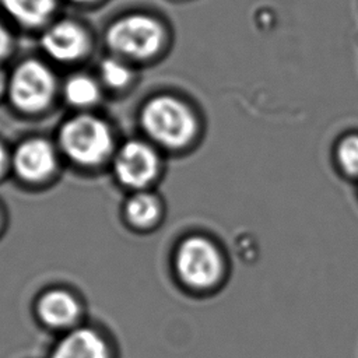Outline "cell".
Returning <instances> with one entry per match:
<instances>
[{
	"mask_svg": "<svg viewBox=\"0 0 358 358\" xmlns=\"http://www.w3.org/2000/svg\"><path fill=\"white\" fill-rule=\"evenodd\" d=\"M144 130L158 143L168 147L186 144L196 130V120L189 108L173 96H155L141 112Z\"/></svg>",
	"mask_w": 358,
	"mask_h": 358,
	"instance_id": "obj_1",
	"label": "cell"
},
{
	"mask_svg": "<svg viewBox=\"0 0 358 358\" xmlns=\"http://www.w3.org/2000/svg\"><path fill=\"white\" fill-rule=\"evenodd\" d=\"M105 38L115 53L144 60L159 50L165 34L155 18L145 14H129L112 22Z\"/></svg>",
	"mask_w": 358,
	"mask_h": 358,
	"instance_id": "obj_2",
	"label": "cell"
},
{
	"mask_svg": "<svg viewBox=\"0 0 358 358\" xmlns=\"http://www.w3.org/2000/svg\"><path fill=\"white\" fill-rule=\"evenodd\" d=\"M60 144L64 152L80 164H96L110 151L112 136L109 127L98 117L80 115L60 130Z\"/></svg>",
	"mask_w": 358,
	"mask_h": 358,
	"instance_id": "obj_3",
	"label": "cell"
},
{
	"mask_svg": "<svg viewBox=\"0 0 358 358\" xmlns=\"http://www.w3.org/2000/svg\"><path fill=\"white\" fill-rule=\"evenodd\" d=\"M176 267L185 282L193 287H210L221 277L224 263L220 250L211 241L192 236L180 243Z\"/></svg>",
	"mask_w": 358,
	"mask_h": 358,
	"instance_id": "obj_4",
	"label": "cell"
},
{
	"mask_svg": "<svg viewBox=\"0 0 358 358\" xmlns=\"http://www.w3.org/2000/svg\"><path fill=\"white\" fill-rule=\"evenodd\" d=\"M55 92V77L48 66L28 59L17 66L10 80V96L24 110H38L48 105Z\"/></svg>",
	"mask_w": 358,
	"mask_h": 358,
	"instance_id": "obj_5",
	"label": "cell"
},
{
	"mask_svg": "<svg viewBox=\"0 0 358 358\" xmlns=\"http://www.w3.org/2000/svg\"><path fill=\"white\" fill-rule=\"evenodd\" d=\"M158 158L154 150L141 141H127L115 158L119 180L127 186H143L157 173Z\"/></svg>",
	"mask_w": 358,
	"mask_h": 358,
	"instance_id": "obj_6",
	"label": "cell"
},
{
	"mask_svg": "<svg viewBox=\"0 0 358 358\" xmlns=\"http://www.w3.org/2000/svg\"><path fill=\"white\" fill-rule=\"evenodd\" d=\"M41 43L43 50L53 59L59 62H73L87 53L90 38L80 24L63 20L43 32Z\"/></svg>",
	"mask_w": 358,
	"mask_h": 358,
	"instance_id": "obj_7",
	"label": "cell"
},
{
	"mask_svg": "<svg viewBox=\"0 0 358 358\" xmlns=\"http://www.w3.org/2000/svg\"><path fill=\"white\" fill-rule=\"evenodd\" d=\"M56 165L53 147L42 138H29L18 145L14 154L17 173L27 180L46 178Z\"/></svg>",
	"mask_w": 358,
	"mask_h": 358,
	"instance_id": "obj_8",
	"label": "cell"
},
{
	"mask_svg": "<svg viewBox=\"0 0 358 358\" xmlns=\"http://www.w3.org/2000/svg\"><path fill=\"white\" fill-rule=\"evenodd\" d=\"M52 358H108V350L95 331L80 329L57 344Z\"/></svg>",
	"mask_w": 358,
	"mask_h": 358,
	"instance_id": "obj_9",
	"label": "cell"
},
{
	"mask_svg": "<svg viewBox=\"0 0 358 358\" xmlns=\"http://www.w3.org/2000/svg\"><path fill=\"white\" fill-rule=\"evenodd\" d=\"M78 303L76 298L60 289L46 292L38 303L41 319L49 326H67L76 320L78 315Z\"/></svg>",
	"mask_w": 358,
	"mask_h": 358,
	"instance_id": "obj_10",
	"label": "cell"
},
{
	"mask_svg": "<svg viewBox=\"0 0 358 358\" xmlns=\"http://www.w3.org/2000/svg\"><path fill=\"white\" fill-rule=\"evenodd\" d=\"M3 8L24 27H39L56 8V0H0Z\"/></svg>",
	"mask_w": 358,
	"mask_h": 358,
	"instance_id": "obj_11",
	"label": "cell"
},
{
	"mask_svg": "<svg viewBox=\"0 0 358 358\" xmlns=\"http://www.w3.org/2000/svg\"><path fill=\"white\" fill-rule=\"evenodd\" d=\"M333 158L343 176L358 180V131L345 133L336 140Z\"/></svg>",
	"mask_w": 358,
	"mask_h": 358,
	"instance_id": "obj_12",
	"label": "cell"
},
{
	"mask_svg": "<svg viewBox=\"0 0 358 358\" xmlns=\"http://www.w3.org/2000/svg\"><path fill=\"white\" fill-rule=\"evenodd\" d=\"M64 96L70 103L76 106H87L98 99L99 90L91 77L77 74L66 81Z\"/></svg>",
	"mask_w": 358,
	"mask_h": 358,
	"instance_id": "obj_13",
	"label": "cell"
},
{
	"mask_svg": "<svg viewBox=\"0 0 358 358\" xmlns=\"http://www.w3.org/2000/svg\"><path fill=\"white\" fill-rule=\"evenodd\" d=\"M159 211L157 199L150 193H137L126 203L127 218L136 225L151 224Z\"/></svg>",
	"mask_w": 358,
	"mask_h": 358,
	"instance_id": "obj_14",
	"label": "cell"
},
{
	"mask_svg": "<svg viewBox=\"0 0 358 358\" xmlns=\"http://www.w3.org/2000/svg\"><path fill=\"white\" fill-rule=\"evenodd\" d=\"M101 76L105 84H108L109 87L120 88L129 83L131 73L123 62L108 57L101 64Z\"/></svg>",
	"mask_w": 358,
	"mask_h": 358,
	"instance_id": "obj_15",
	"label": "cell"
},
{
	"mask_svg": "<svg viewBox=\"0 0 358 358\" xmlns=\"http://www.w3.org/2000/svg\"><path fill=\"white\" fill-rule=\"evenodd\" d=\"M10 46H11L10 34H8V31L6 29V27L0 21V57L6 56L8 53Z\"/></svg>",
	"mask_w": 358,
	"mask_h": 358,
	"instance_id": "obj_16",
	"label": "cell"
},
{
	"mask_svg": "<svg viewBox=\"0 0 358 358\" xmlns=\"http://www.w3.org/2000/svg\"><path fill=\"white\" fill-rule=\"evenodd\" d=\"M4 164H6V152H4L3 147L0 145V172L4 168Z\"/></svg>",
	"mask_w": 358,
	"mask_h": 358,
	"instance_id": "obj_17",
	"label": "cell"
},
{
	"mask_svg": "<svg viewBox=\"0 0 358 358\" xmlns=\"http://www.w3.org/2000/svg\"><path fill=\"white\" fill-rule=\"evenodd\" d=\"M4 85H6V78H4V74L0 71V94L4 90Z\"/></svg>",
	"mask_w": 358,
	"mask_h": 358,
	"instance_id": "obj_18",
	"label": "cell"
},
{
	"mask_svg": "<svg viewBox=\"0 0 358 358\" xmlns=\"http://www.w3.org/2000/svg\"><path fill=\"white\" fill-rule=\"evenodd\" d=\"M73 1H76V3H92L95 0H73Z\"/></svg>",
	"mask_w": 358,
	"mask_h": 358,
	"instance_id": "obj_19",
	"label": "cell"
}]
</instances>
